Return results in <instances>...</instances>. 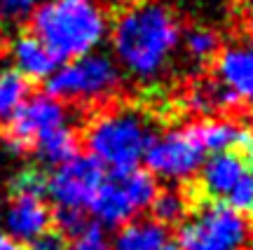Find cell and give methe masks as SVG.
I'll list each match as a JSON object with an SVG mask.
<instances>
[{
  "label": "cell",
  "instance_id": "cell-1",
  "mask_svg": "<svg viewBox=\"0 0 253 250\" xmlns=\"http://www.w3.org/2000/svg\"><path fill=\"white\" fill-rule=\"evenodd\" d=\"M181 42V28L160 2H143L125 12L113 28L120 66L136 80H153L164 71Z\"/></svg>",
  "mask_w": 253,
  "mask_h": 250
},
{
  "label": "cell",
  "instance_id": "cell-2",
  "mask_svg": "<svg viewBox=\"0 0 253 250\" xmlns=\"http://www.w3.org/2000/svg\"><path fill=\"white\" fill-rule=\"evenodd\" d=\"M31 28V36L61 63L94 54L106 37L108 24L94 0H49L33 9Z\"/></svg>",
  "mask_w": 253,
  "mask_h": 250
},
{
  "label": "cell",
  "instance_id": "cell-3",
  "mask_svg": "<svg viewBox=\"0 0 253 250\" xmlns=\"http://www.w3.org/2000/svg\"><path fill=\"white\" fill-rule=\"evenodd\" d=\"M153 138L148 119L136 110H115L96 117L84 136L89 157L113 171L136 169Z\"/></svg>",
  "mask_w": 253,
  "mask_h": 250
},
{
  "label": "cell",
  "instance_id": "cell-4",
  "mask_svg": "<svg viewBox=\"0 0 253 250\" xmlns=\"http://www.w3.org/2000/svg\"><path fill=\"white\" fill-rule=\"evenodd\" d=\"M155 197L157 182L148 171H113L110 176H103L89 208L99 227H125L143 213Z\"/></svg>",
  "mask_w": 253,
  "mask_h": 250
},
{
  "label": "cell",
  "instance_id": "cell-5",
  "mask_svg": "<svg viewBox=\"0 0 253 250\" xmlns=\"http://www.w3.org/2000/svg\"><path fill=\"white\" fill-rule=\"evenodd\" d=\"M120 77V68L113 59L106 54H87L56 68L47 77V96L56 101L94 103L118 89Z\"/></svg>",
  "mask_w": 253,
  "mask_h": 250
},
{
  "label": "cell",
  "instance_id": "cell-6",
  "mask_svg": "<svg viewBox=\"0 0 253 250\" xmlns=\"http://www.w3.org/2000/svg\"><path fill=\"white\" fill-rule=\"evenodd\" d=\"M178 243L183 250H244L249 222L223 201H213L183 224Z\"/></svg>",
  "mask_w": 253,
  "mask_h": 250
},
{
  "label": "cell",
  "instance_id": "cell-7",
  "mask_svg": "<svg viewBox=\"0 0 253 250\" xmlns=\"http://www.w3.org/2000/svg\"><path fill=\"white\" fill-rule=\"evenodd\" d=\"M7 122L9 126L5 136V147L12 154H24L28 147L40 143L49 134L71 126L63 103L47 94L26 99Z\"/></svg>",
  "mask_w": 253,
  "mask_h": 250
},
{
  "label": "cell",
  "instance_id": "cell-8",
  "mask_svg": "<svg viewBox=\"0 0 253 250\" xmlns=\"http://www.w3.org/2000/svg\"><path fill=\"white\" fill-rule=\"evenodd\" d=\"M103 166L89 154H75L66 164L56 166V171L47 178V197L56 204V208L84 211L89 208L101 182Z\"/></svg>",
  "mask_w": 253,
  "mask_h": 250
},
{
  "label": "cell",
  "instance_id": "cell-9",
  "mask_svg": "<svg viewBox=\"0 0 253 250\" xmlns=\"http://www.w3.org/2000/svg\"><path fill=\"white\" fill-rule=\"evenodd\" d=\"M207 159L204 150L197 145L190 129L169 131L150 141L143 154V161L150 176L167 180H188L192 178Z\"/></svg>",
  "mask_w": 253,
  "mask_h": 250
},
{
  "label": "cell",
  "instance_id": "cell-10",
  "mask_svg": "<svg viewBox=\"0 0 253 250\" xmlns=\"http://www.w3.org/2000/svg\"><path fill=\"white\" fill-rule=\"evenodd\" d=\"M52 213L38 197H12L2 211V227L17 243H33L49 232Z\"/></svg>",
  "mask_w": 253,
  "mask_h": 250
},
{
  "label": "cell",
  "instance_id": "cell-11",
  "mask_svg": "<svg viewBox=\"0 0 253 250\" xmlns=\"http://www.w3.org/2000/svg\"><path fill=\"white\" fill-rule=\"evenodd\" d=\"M202 189L207 192V197L211 199H227V194L237 187V182L244 178L249 171H253V166L249 164L242 152H218L211 154L209 159H204L202 164Z\"/></svg>",
  "mask_w": 253,
  "mask_h": 250
},
{
  "label": "cell",
  "instance_id": "cell-12",
  "mask_svg": "<svg viewBox=\"0 0 253 250\" xmlns=\"http://www.w3.org/2000/svg\"><path fill=\"white\" fill-rule=\"evenodd\" d=\"M218 84L237 101H253V45H235L220 52L216 61Z\"/></svg>",
  "mask_w": 253,
  "mask_h": 250
},
{
  "label": "cell",
  "instance_id": "cell-13",
  "mask_svg": "<svg viewBox=\"0 0 253 250\" xmlns=\"http://www.w3.org/2000/svg\"><path fill=\"white\" fill-rule=\"evenodd\" d=\"M12 59L17 66L14 71L24 80H47L59 68V61L52 56V52L33 36H19L14 40Z\"/></svg>",
  "mask_w": 253,
  "mask_h": 250
},
{
  "label": "cell",
  "instance_id": "cell-14",
  "mask_svg": "<svg viewBox=\"0 0 253 250\" xmlns=\"http://www.w3.org/2000/svg\"><path fill=\"white\" fill-rule=\"evenodd\" d=\"M188 129L195 136L197 145L204 150V154L232 152L237 147H244L246 138H249L244 129L230 119H207V122L192 124Z\"/></svg>",
  "mask_w": 253,
  "mask_h": 250
},
{
  "label": "cell",
  "instance_id": "cell-15",
  "mask_svg": "<svg viewBox=\"0 0 253 250\" xmlns=\"http://www.w3.org/2000/svg\"><path fill=\"white\" fill-rule=\"evenodd\" d=\"M169 232L155 220H131L122 227L113 250H157L169 243Z\"/></svg>",
  "mask_w": 253,
  "mask_h": 250
},
{
  "label": "cell",
  "instance_id": "cell-16",
  "mask_svg": "<svg viewBox=\"0 0 253 250\" xmlns=\"http://www.w3.org/2000/svg\"><path fill=\"white\" fill-rule=\"evenodd\" d=\"M33 150L40 161H45L49 166H61L78 154V136L71 126H66V129H59L47 138H42L40 143H36Z\"/></svg>",
  "mask_w": 253,
  "mask_h": 250
},
{
  "label": "cell",
  "instance_id": "cell-17",
  "mask_svg": "<svg viewBox=\"0 0 253 250\" xmlns=\"http://www.w3.org/2000/svg\"><path fill=\"white\" fill-rule=\"evenodd\" d=\"M28 99V82L14 68L0 71V119H9Z\"/></svg>",
  "mask_w": 253,
  "mask_h": 250
},
{
  "label": "cell",
  "instance_id": "cell-18",
  "mask_svg": "<svg viewBox=\"0 0 253 250\" xmlns=\"http://www.w3.org/2000/svg\"><path fill=\"white\" fill-rule=\"evenodd\" d=\"M9 194L12 197H38L47 194V176L38 169H24L9 180Z\"/></svg>",
  "mask_w": 253,
  "mask_h": 250
},
{
  "label": "cell",
  "instance_id": "cell-19",
  "mask_svg": "<svg viewBox=\"0 0 253 250\" xmlns=\"http://www.w3.org/2000/svg\"><path fill=\"white\" fill-rule=\"evenodd\" d=\"M153 213H155V222L164 224H173V222H181L188 206H185V199L178 194V192H162L155 197L153 204Z\"/></svg>",
  "mask_w": 253,
  "mask_h": 250
},
{
  "label": "cell",
  "instance_id": "cell-20",
  "mask_svg": "<svg viewBox=\"0 0 253 250\" xmlns=\"http://www.w3.org/2000/svg\"><path fill=\"white\" fill-rule=\"evenodd\" d=\"M185 49L195 61H209L218 52V36L209 28H192L185 33Z\"/></svg>",
  "mask_w": 253,
  "mask_h": 250
},
{
  "label": "cell",
  "instance_id": "cell-21",
  "mask_svg": "<svg viewBox=\"0 0 253 250\" xmlns=\"http://www.w3.org/2000/svg\"><path fill=\"white\" fill-rule=\"evenodd\" d=\"M54 224L61 234L73 236V239H78V236L89 227L84 211H68V208H56L54 211Z\"/></svg>",
  "mask_w": 253,
  "mask_h": 250
},
{
  "label": "cell",
  "instance_id": "cell-22",
  "mask_svg": "<svg viewBox=\"0 0 253 250\" xmlns=\"http://www.w3.org/2000/svg\"><path fill=\"white\" fill-rule=\"evenodd\" d=\"M232 211L242 213V211H253V171H249L244 178L237 182V187L227 194L225 199Z\"/></svg>",
  "mask_w": 253,
  "mask_h": 250
},
{
  "label": "cell",
  "instance_id": "cell-23",
  "mask_svg": "<svg viewBox=\"0 0 253 250\" xmlns=\"http://www.w3.org/2000/svg\"><path fill=\"white\" fill-rule=\"evenodd\" d=\"M40 5V0H0V21H24L33 14V9Z\"/></svg>",
  "mask_w": 253,
  "mask_h": 250
},
{
  "label": "cell",
  "instance_id": "cell-24",
  "mask_svg": "<svg viewBox=\"0 0 253 250\" xmlns=\"http://www.w3.org/2000/svg\"><path fill=\"white\" fill-rule=\"evenodd\" d=\"M66 250H108V243H106L103 229H101L99 224L89 222V227H87V229H84Z\"/></svg>",
  "mask_w": 253,
  "mask_h": 250
},
{
  "label": "cell",
  "instance_id": "cell-25",
  "mask_svg": "<svg viewBox=\"0 0 253 250\" xmlns=\"http://www.w3.org/2000/svg\"><path fill=\"white\" fill-rule=\"evenodd\" d=\"M31 250H66V246H63L61 234L47 232V234H42L40 239H36V241L31 243Z\"/></svg>",
  "mask_w": 253,
  "mask_h": 250
},
{
  "label": "cell",
  "instance_id": "cell-26",
  "mask_svg": "<svg viewBox=\"0 0 253 250\" xmlns=\"http://www.w3.org/2000/svg\"><path fill=\"white\" fill-rule=\"evenodd\" d=\"M0 250H24V246L17 243L14 239H9L7 234L0 232Z\"/></svg>",
  "mask_w": 253,
  "mask_h": 250
},
{
  "label": "cell",
  "instance_id": "cell-27",
  "mask_svg": "<svg viewBox=\"0 0 253 250\" xmlns=\"http://www.w3.org/2000/svg\"><path fill=\"white\" fill-rule=\"evenodd\" d=\"M244 157L249 159V164L253 166V134H249V138H246V145H244Z\"/></svg>",
  "mask_w": 253,
  "mask_h": 250
},
{
  "label": "cell",
  "instance_id": "cell-28",
  "mask_svg": "<svg viewBox=\"0 0 253 250\" xmlns=\"http://www.w3.org/2000/svg\"><path fill=\"white\" fill-rule=\"evenodd\" d=\"M157 250H178V246H176V243H171V241H169V243H164L162 248H157Z\"/></svg>",
  "mask_w": 253,
  "mask_h": 250
}]
</instances>
